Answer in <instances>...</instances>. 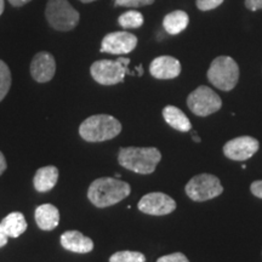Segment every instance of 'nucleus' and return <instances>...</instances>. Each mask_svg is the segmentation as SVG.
<instances>
[{
  "mask_svg": "<svg viewBox=\"0 0 262 262\" xmlns=\"http://www.w3.org/2000/svg\"><path fill=\"white\" fill-rule=\"evenodd\" d=\"M10 86H11V72L9 66L0 60V102L8 95Z\"/></svg>",
  "mask_w": 262,
  "mask_h": 262,
  "instance_id": "21",
  "label": "nucleus"
},
{
  "mask_svg": "<svg viewBox=\"0 0 262 262\" xmlns=\"http://www.w3.org/2000/svg\"><path fill=\"white\" fill-rule=\"evenodd\" d=\"M157 262H189L188 258L185 256V255L181 253H175L166 255V256H163L158 258Z\"/></svg>",
  "mask_w": 262,
  "mask_h": 262,
  "instance_id": "25",
  "label": "nucleus"
},
{
  "mask_svg": "<svg viewBox=\"0 0 262 262\" xmlns=\"http://www.w3.org/2000/svg\"><path fill=\"white\" fill-rule=\"evenodd\" d=\"M4 9H5L4 0H0V16H2L3 12H4Z\"/></svg>",
  "mask_w": 262,
  "mask_h": 262,
  "instance_id": "31",
  "label": "nucleus"
},
{
  "mask_svg": "<svg viewBox=\"0 0 262 262\" xmlns=\"http://www.w3.org/2000/svg\"><path fill=\"white\" fill-rule=\"evenodd\" d=\"M143 15L135 10H131V11L124 12L123 15L119 16L118 18V24L120 27L129 29V28H140L143 25Z\"/></svg>",
  "mask_w": 262,
  "mask_h": 262,
  "instance_id": "20",
  "label": "nucleus"
},
{
  "mask_svg": "<svg viewBox=\"0 0 262 262\" xmlns=\"http://www.w3.org/2000/svg\"><path fill=\"white\" fill-rule=\"evenodd\" d=\"M136 45V35L129 32H113L108 33L102 39L100 51L112 55H125L133 51Z\"/></svg>",
  "mask_w": 262,
  "mask_h": 262,
  "instance_id": "10",
  "label": "nucleus"
},
{
  "mask_svg": "<svg viewBox=\"0 0 262 262\" xmlns=\"http://www.w3.org/2000/svg\"><path fill=\"white\" fill-rule=\"evenodd\" d=\"M81 3H84V4H89V3H93V2H96V0H80Z\"/></svg>",
  "mask_w": 262,
  "mask_h": 262,
  "instance_id": "32",
  "label": "nucleus"
},
{
  "mask_svg": "<svg viewBox=\"0 0 262 262\" xmlns=\"http://www.w3.org/2000/svg\"><path fill=\"white\" fill-rule=\"evenodd\" d=\"M208 79L217 89L233 90L239 80L238 63L229 56L216 57L208 71Z\"/></svg>",
  "mask_w": 262,
  "mask_h": 262,
  "instance_id": "4",
  "label": "nucleus"
},
{
  "mask_svg": "<svg viewBox=\"0 0 262 262\" xmlns=\"http://www.w3.org/2000/svg\"><path fill=\"white\" fill-rule=\"evenodd\" d=\"M32 2V0H9V3L15 8H19V6H24L27 4V3Z\"/></svg>",
  "mask_w": 262,
  "mask_h": 262,
  "instance_id": "29",
  "label": "nucleus"
},
{
  "mask_svg": "<svg viewBox=\"0 0 262 262\" xmlns=\"http://www.w3.org/2000/svg\"><path fill=\"white\" fill-rule=\"evenodd\" d=\"M139 209L148 215H168L176 209V202L165 193L155 192L143 195L139 202Z\"/></svg>",
  "mask_w": 262,
  "mask_h": 262,
  "instance_id": "9",
  "label": "nucleus"
},
{
  "mask_svg": "<svg viewBox=\"0 0 262 262\" xmlns=\"http://www.w3.org/2000/svg\"><path fill=\"white\" fill-rule=\"evenodd\" d=\"M187 106L195 116L206 117L221 110L222 100L211 88L202 85L188 95Z\"/></svg>",
  "mask_w": 262,
  "mask_h": 262,
  "instance_id": "8",
  "label": "nucleus"
},
{
  "mask_svg": "<svg viewBox=\"0 0 262 262\" xmlns=\"http://www.w3.org/2000/svg\"><path fill=\"white\" fill-rule=\"evenodd\" d=\"M6 168H8V165H6L5 157H4V155H3L2 152H0V175H2V173L5 171Z\"/></svg>",
  "mask_w": 262,
  "mask_h": 262,
  "instance_id": "30",
  "label": "nucleus"
},
{
  "mask_svg": "<svg viewBox=\"0 0 262 262\" xmlns=\"http://www.w3.org/2000/svg\"><path fill=\"white\" fill-rule=\"evenodd\" d=\"M193 140H194L195 142H201V139H199L198 136H193Z\"/></svg>",
  "mask_w": 262,
  "mask_h": 262,
  "instance_id": "34",
  "label": "nucleus"
},
{
  "mask_svg": "<svg viewBox=\"0 0 262 262\" xmlns=\"http://www.w3.org/2000/svg\"><path fill=\"white\" fill-rule=\"evenodd\" d=\"M245 8L250 11H257L262 9V0H245Z\"/></svg>",
  "mask_w": 262,
  "mask_h": 262,
  "instance_id": "26",
  "label": "nucleus"
},
{
  "mask_svg": "<svg viewBox=\"0 0 262 262\" xmlns=\"http://www.w3.org/2000/svg\"><path fill=\"white\" fill-rule=\"evenodd\" d=\"M130 192L129 183L113 178H101L90 185L88 198L97 208H107L122 202Z\"/></svg>",
  "mask_w": 262,
  "mask_h": 262,
  "instance_id": "1",
  "label": "nucleus"
},
{
  "mask_svg": "<svg viewBox=\"0 0 262 262\" xmlns=\"http://www.w3.org/2000/svg\"><path fill=\"white\" fill-rule=\"evenodd\" d=\"M250 191L255 196L262 199V181H255L251 183Z\"/></svg>",
  "mask_w": 262,
  "mask_h": 262,
  "instance_id": "27",
  "label": "nucleus"
},
{
  "mask_svg": "<svg viewBox=\"0 0 262 262\" xmlns=\"http://www.w3.org/2000/svg\"><path fill=\"white\" fill-rule=\"evenodd\" d=\"M149 73L156 79H173L181 73V63L172 56H159L150 62Z\"/></svg>",
  "mask_w": 262,
  "mask_h": 262,
  "instance_id": "13",
  "label": "nucleus"
},
{
  "mask_svg": "<svg viewBox=\"0 0 262 262\" xmlns=\"http://www.w3.org/2000/svg\"><path fill=\"white\" fill-rule=\"evenodd\" d=\"M156 0H116L117 6H124V8H142L153 4Z\"/></svg>",
  "mask_w": 262,
  "mask_h": 262,
  "instance_id": "23",
  "label": "nucleus"
},
{
  "mask_svg": "<svg viewBox=\"0 0 262 262\" xmlns=\"http://www.w3.org/2000/svg\"><path fill=\"white\" fill-rule=\"evenodd\" d=\"M162 159V155L156 147H124L118 153V162L123 168L131 171L152 173Z\"/></svg>",
  "mask_w": 262,
  "mask_h": 262,
  "instance_id": "2",
  "label": "nucleus"
},
{
  "mask_svg": "<svg viewBox=\"0 0 262 262\" xmlns=\"http://www.w3.org/2000/svg\"><path fill=\"white\" fill-rule=\"evenodd\" d=\"M61 245L72 253L86 254L94 249V242L79 231H67L61 235Z\"/></svg>",
  "mask_w": 262,
  "mask_h": 262,
  "instance_id": "14",
  "label": "nucleus"
},
{
  "mask_svg": "<svg viewBox=\"0 0 262 262\" xmlns=\"http://www.w3.org/2000/svg\"><path fill=\"white\" fill-rule=\"evenodd\" d=\"M49 25L60 32H68L79 24V12L68 0H49L45 10Z\"/></svg>",
  "mask_w": 262,
  "mask_h": 262,
  "instance_id": "5",
  "label": "nucleus"
},
{
  "mask_svg": "<svg viewBox=\"0 0 262 262\" xmlns=\"http://www.w3.org/2000/svg\"><path fill=\"white\" fill-rule=\"evenodd\" d=\"M8 234L5 233L4 228H3L2 224H0V248H3L4 245H6V243H8Z\"/></svg>",
  "mask_w": 262,
  "mask_h": 262,
  "instance_id": "28",
  "label": "nucleus"
},
{
  "mask_svg": "<svg viewBox=\"0 0 262 262\" xmlns=\"http://www.w3.org/2000/svg\"><path fill=\"white\" fill-rule=\"evenodd\" d=\"M185 189L187 195L194 202L214 199L224 192L220 180L210 173H201L192 178L186 185Z\"/></svg>",
  "mask_w": 262,
  "mask_h": 262,
  "instance_id": "7",
  "label": "nucleus"
},
{
  "mask_svg": "<svg viewBox=\"0 0 262 262\" xmlns=\"http://www.w3.org/2000/svg\"><path fill=\"white\" fill-rule=\"evenodd\" d=\"M224 0H196L195 5L201 11H210V10H214L219 8Z\"/></svg>",
  "mask_w": 262,
  "mask_h": 262,
  "instance_id": "24",
  "label": "nucleus"
},
{
  "mask_svg": "<svg viewBox=\"0 0 262 262\" xmlns=\"http://www.w3.org/2000/svg\"><path fill=\"white\" fill-rule=\"evenodd\" d=\"M4 228L5 233L8 237L17 238L27 229V222L22 212H11L8 216H5L4 220L0 222Z\"/></svg>",
  "mask_w": 262,
  "mask_h": 262,
  "instance_id": "19",
  "label": "nucleus"
},
{
  "mask_svg": "<svg viewBox=\"0 0 262 262\" xmlns=\"http://www.w3.org/2000/svg\"><path fill=\"white\" fill-rule=\"evenodd\" d=\"M110 262H146V257L137 251H119L111 256Z\"/></svg>",
  "mask_w": 262,
  "mask_h": 262,
  "instance_id": "22",
  "label": "nucleus"
},
{
  "mask_svg": "<svg viewBox=\"0 0 262 262\" xmlns=\"http://www.w3.org/2000/svg\"><path fill=\"white\" fill-rule=\"evenodd\" d=\"M129 58L119 57L116 61L100 60L94 62L90 68L91 77L101 85H116L122 83L126 74H129L127 66Z\"/></svg>",
  "mask_w": 262,
  "mask_h": 262,
  "instance_id": "6",
  "label": "nucleus"
},
{
  "mask_svg": "<svg viewBox=\"0 0 262 262\" xmlns=\"http://www.w3.org/2000/svg\"><path fill=\"white\" fill-rule=\"evenodd\" d=\"M58 181V170L56 166H42L34 175V187L38 192H49Z\"/></svg>",
  "mask_w": 262,
  "mask_h": 262,
  "instance_id": "16",
  "label": "nucleus"
},
{
  "mask_svg": "<svg viewBox=\"0 0 262 262\" xmlns=\"http://www.w3.org/2000/svg\"><path fill=\"white\" fill-rule=\"evenodd\" d=\"M189 22L188 15L182 10H175L165 15L163 19V27L169 34L176 35L187 28Z\"/></svg>",
  "mask_w": 262,
  "mask_h": 262,
  "instance_id": "18",
  "label": "nucleus"
},
{
  "mask_svg": "<svg viewBox=\"0 0 262 262\" xmlns=\"http://www.w3.org/2000/svg\"><path fill=\"white\" fill-rule=\"evenodd\" d=\"M122 131V124L108 114H96L84 120L79 126V135L88 142L112 140Z\"/></svg>",
  "mask_w": 262,
  "mask_h": 262,
  "instance_id": "3",
  "label": "nucleus"
},
{
  "mask_svg": "<svg viewBox=\"0 0 262 262\" xmlns=\"http://www.w3.org/2000/svg\"><path fill=\"white\" fill-rule=\"evenodd\" d=\"M35 222L42 231H52L60 222V211L52 204H42L35 209Z\"/></svg>",
  "mask_w": 262,
  "mask_h": 262,
  "instance_id": "15",
  "label": "nucleus"
},
{
  "mask_svg": "<svg viewBox=\"0 0 262 262\" xmlns=\"http://www.w3.org/2000/svg\"><path fill=\"white\" fill-rule=\"evenodd\" d=\"M260 143L251 136H241L228 141L224 146V153L227 158L232 160H248L258 150Z\"/></svg>",
  "mask_w": 262,
  "mask_h": 262,
  "instance_id": "11",
  "label": "nucleus"
},
{
  "mask_svg": "<svg viewBox=\"0 0 262 262\" xmlns=\"http://www.w3.org/2000/svg\"><path fill=\"white\" fill-rule=\"evenodd\" d=\"M137 71H139V75H142V73H143V72H142V66H139V67H137Z\"/></svg>",
  "mask_w": 262,
  "mask_h": 262,
  "instance_id": "33",
  "label": "nucleus"
},
{
  "mask_svg": "<svg viewBox=\"0 0 262 262\" xmlns=\"http://www.w3.org/2000/svg\"><path fill=\"white\" fill-rule=\"evenodd\" d=\"M163 117L165 119V122L169 124L170 126L173 129L182 131H189L192 129V124L189 122V119L181 110L175 106H166L163 110Z\"/></svg>",
  "mask_w": 262,
  "mask_h": 262,
  "instance_id": "17",
  "label": "nucleus"
},
{
  "mask_svg": "<svg viewBox=\"0 0 262 262\" xmlns=\"http://www.w3.org/2000/svg\"><path fill=\"white\" fill-rule=\"evenodd\" d=\"M56 72V61L50 52L40 51L33 57L31 74L38 83H48L54 78Z\"/></svg>",
  "mask_w": 262,
  "mask_h": 262,
  "instance_id": "12",
  "label": "nucleus"
}]
</instances>
